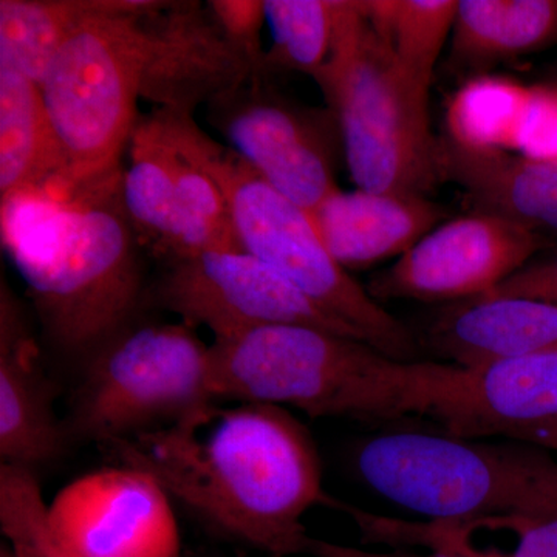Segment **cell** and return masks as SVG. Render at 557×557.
Instances as JSON below:
<instances>
[{"label": "cell", "mask_w": 557, "mask_h": 557, "mask_svg": "<svg viewBox=\"0 0 557 557\" xmlns=\"http://www.w3.org/2000/svg\"><path fill=\"white\" fill-rule=\"evenodd\" d=\"M219 403L101 453L149 474L220 534L276 557L306 553L304 516L329 497L309 429L281 406Z\"/></svg>", "instance_id": "1"}, {"label": "cell", "mask_w": 557, "mask_h": 557, "mask_svg": "<svg viewBox=\"0 0 557 557\" xmlns=\"http://www.w3.org/2000/svg\"><path fill=\"white\" fill-rule=\"evenodd\" d=\"M123 172L116 166L72 188L50 182L2 200L3 247L46 338L83 362L137 321L148 295Z\"/></svg>", "instance_id": "2"}, {"label": "cell", "mask_w": 557, "mask_h": 557, "mask_svg": "<svg viewBox=\"0 0 557 557\" xmlns=\"http://www.w3.org/2000/svg\"><path fill=\"white\" fill-rule=\"evenodd\" d=\"M454 372V364L399 361L306 325H267L209 346L215 401L292 406L313 418H431Z\"/></svg>", "instance_id": "3"}, {"label": "cell", "mask_w": 557, "mask_h": 557, "mask_svg": "<svg viewBox=\"0 0 557 557\" xmlns=\"http://www.w3.org/2000/svg\"><path fill=\"white\" fill-rule=\"evenodd\" d=\"M164 110L182 145L222 190L242 251L276 270L381 354L413 361L417 343L409 330L332 258L310 212L282 196L234 150L209 137L194 113Z\"/></svg>", "instance_id": "4"}, {"label": "cell", "mask_w": 557, "mask_h": 557, "mask_svg": "<svg viewBox=\"0 0 557 557\" xmlns=\"http://www.w3.org/2000/svg\"><path fill=\"white\" fill-rule=\"evenodd\" d=\"M313 79L338 119L359 189L424 196L443 178L429 91L406 78L359 2L347 0L332 53Z\"/></svg>", "instance_id": "5"}, {"label": "cell", "mask_w": 557, "mask_h": 557, "mask_svg": "<svg viewBox=\"0 0 557 557\" xmlns=\"http://www.w3.org/2000/svg\"><path fill=\"white\" fill-rule=\"evenodd\" d=\"M160 2L101 0L53 58L39 89L60 146L58 185H79L120 166L138 124L145 17Z\"/></svg>", "instance_id": "6"}, {"label": "cell", "mask_w": 557, "mask_h": 557, "mask_svg": "<svg viewBox=\"0 0 557 557\" xmlns=\"http://www.w3.org/2000/svg\"><path fill=\"white\" fill-rule=\"evenodd\" d=\"M359 479L424 522H468L533 504L557 461L515 443L428 432H386L359 443Z\"/></svg>", "instance_id": "7"}, {"label": "cell", "mask_w": 557, "mask_h": 557, "mask_svg": "<svg viewBox=\"0 0 557 557\" xmlns=\"http://www.w3.org/2000/svg\"><path fill=\"white\" fill-rule=\"evenodd\" d=\"M67 434L97 443L177 423L209 403V346L196 329L132 322L83 362Z\"/></svg>", "instance_id": "8"}, {"label": "cell", "mask_w": 557, "mask_h": 557, "mask_svg": "<svg viewBox=\"0 0 557 557\" xmlns=\"http://www.w3.org/2000/svg\"><path fill=\"white\" fill-rule=\"evenodd\" d=\"M161 263L146 304L177 314L189 327H207L214 341L239 338L267 325H306L366 343L347 322L242 249H212Z\"/></svg>", "instance_id": "9"}, {"label": "cell", "mask_w": 557, "mask_h": 557, "mask_svg": "<svg viewBox=\"0 0 557 557\" xmlns=\"http://www.w3.org/2000/svg\"><path fill=\"white\" fill-rule=\"evenodd\" d=\"M207 119L231 150L310 214L339 189L335 172L344 146L332 109L300 104L269 81L251 79L209 102Z\"/></svg>", "instance_id": "10"}, {"label": "cell", "mask_w": 557, "mask_h": 557, "mask_svg": "<svg viewBox=\"0 0 557 557\" xmlns=\"http://www.w3.org/2000/svg\"><path fill=\"white\" fill-rule=\"evenodd\" d=\"M61 557H180L172 498L149 474L112 465L62 487L50 504Z\"/></svg>", "instance_id": "11"}, {"label": "cell", "mask_w": 557, "mask_h": 557, "mask_svg": "<svg viewBox=\"0 0 557 557\" xmlns=\"http://www.w3.org/2000/svg\"><path fill=\"white\" fill-rule=\"evenodd\" d=\"M542 247L541 234L475 212L432 230L366 289L376 302L475 299L522 270Z\"/></svg>", "instance_id": "12"}, {"label": "cell", "mask_w": 557, "mask_h": 557, "mask_svg": "<svg viewBox=\"0 0 557 557\" xmlns=\"http://www.w3.org/2000/svg\"><path fill=\"white\" fill-rule=\"evenodd\" d=\"M145 25L139 97L157 109L194 113L255 76V64L223 32L208 2H160Z\"/></svg>", "instance_id": "13"}, {"label": "cell", "mask_w": 557, "mask_h": 557, "mask_svg": "<svg viewBox=\"0 0 557 557\" xmlns=\"http://www.w3.org/2000/svg\"><path fill=\"white\" fill-rule=\"evenodd\" d=\"M432 420L463 438L525 442L557 426V350L483 368L458 366Z\"/></svg>", "instance_id": "14"}, {"label": "cell", "mask_w": 557, "mask_h": 557, "mask_svg": "<svg viewBox=\"0 0 557 557\" xmlns=\"http://www.w3.org/2000/svg\"><path fill=\"white\" fill-rule=\"evenodd\" d=\"M54 384L24 307L2 278L0 285V457L35 469L61 456L67 429L54 413Z\"/></svg>", "instance_id": "15"}, {"label": "cell", "mask_w": 557, "mask_h": 557, "mask_svg": "<svg viewBox=\"0 0 557 557\" xmlns=\"http://www.w3.org/2000/svg\"><path fill=\"white\" fill-rule=\"evenodd\" d=\"M346 515L370 544L457 557H557V475L528 507L468 522L386 518L354 505Z\"/></svg>", "instance_id": "16"}, {"label": "cell", "mask_w": 557, "mask_h": 557, "mask_svg": "<svg viewBox=\"0 0 557 557\" xmlns=\"http://www.w3.org/2000/svg\"><path fill=\"white\" fill-rule=\"evenodd\" d=\"M446 214L424 196L336 189L310 215L332 258L344 270H361L406 255Z\"/></svg>", "instance_id": "17"}, {"label": "cell", "mask_w": 557, "mask_h": 557, "mask_svg": "<svg viewBox=\"0 0 557 557\" xmlns=\"http://www.w3.org/2000/svg\"><path fill=\"white\" fill-rule=\"evenodd\" d=\"M429 346L465 369L557 350V306L527 298H475L443 311Z\"/></svg>", "instance_id": "18"}, {"label": "cell", "mask_w": 557, "mask_h": 557, "mask_svg": "<svg viewBox=\"0 0 557 557\" xmlns=\"http://www.w3.org/2000/svg\"><path fill=\"white\" fill-rule=\"evenodd\" d=\"M440 164L443 178L460 185L478 212L511 220L537 234H557V160L483 152L440 139Z\"/></svg>", "instance_id": "19"}, {"label": "cell", "mask_w": 557, "mask_h": 557, "mask_svg": "<svg viewBox=\"0 0 557 557\" xmlns=\"http://www.w3.org/2000/svg\"><path fill=\"white\" fill-rule=\"evenodd\" d=\"M557 40V0H460L450 60L457 69L483 70Z\"/></svg>", "instance_id": "20"}, {"label": "cell", "mask_w": 557, "mask_h": 557, "mask_svg": "<svg viewBox=\"0 0 557 557\" xmlns=\"http://www.w3.org/2000/svg\"><path fill=\"white\" fill-rule=\"evenodd\" d=\"M129 153L123 172L124 207L141 247L163 262L177 249L180 209L174 150L159 110L139 119Z\"/></svg>", "instance_id": "21"}, {"label": "cell", "mask_w": 557, "mask_h": 557, "mask_svg": "<svg viewBox=\"0 0 557 557\" xmlns=\"http://www.w3.org/2000/svg\"><path fill=\"white\" fill-rule=\"evenodd\" d=\"M62 168L38 84L0 64V199L49 185Z\"/></svg>", "instance_id": "22"}, {"label": "cell", "mask_w": 557, "mask_h": 557, "mask_svg": "<svg viewBox=\"0 0 557 557\" xmlns=\"http://www.w3.org/2000/svg\"><path fill=\"white\" fill-rule=\"evenodd\" d=\"M362 14L406 78L431 89L443 47L453 33L454 0H361Z\"/></svg>", "instance_id": "23"}, {"label": "cell", "mask_w": 557, "mask_h": 557, "mask_svg": "<svg viewBox=\"0 0 557 557\" xmlns=\"http://www.w3.org/2000/svg\"><path fill=\"white\" fill-rule=\"evenodd\" d=\"M271 47L252 79L273 81L284 73L311 78L329 61L347 0H267Z\"/></svg>", "instance_id": "24"}, {"label": "cell", "mask_w": 557, "mask_h": 557, "mask_svg": "<svg viewBox=\"0 0 557 557\" xmlns=\"http://www.w3.org/2000/svg\"><path fill=\"white\" fill-rule=\"evenodd\" d=\"M101 0H0V64L36 84L62 44Z\"/></svg>", "instance_id": "25"}, {"label": "cell", "mask_w": 557, "mask_h": 557, "mask_svg": "<svg viewBox=\"0 0 557 557\" xmlns=\"http://www.w3.org/2000/svg\"><path fill=\"white\" fill-rule=\"evenodd\" d=\"M530 87L504 76L468 79L454 94L446 113L449 141L483 152L516 150Z\"/></svg>", "instance_id": "26"}, {"label": "cell", "mask_w": 557, "mask_h": 557, "mask_svg": "<svg viewBox=\"0 0 557 557\" xmlns=\"http://www.w3.org/2000/svg\"><path fill=\"white\" fill-rule=\"evenodd\" d=\"M516 150L519 156L531 160H557V86L555 84H539L530 87Z\"/></svg>", "instance_id": "27"}, {"label": "cell", "mask_w": 557, "mask_h": 557, "mask_svg": "<svg viewBox=\"0 0 557 557\" xmlns=\"http://www.w3.org/2000/svg\"><path fill=\"white\" fill-rule=\"evenodd\" d=\"M209 9L228 38L252 61L255 73L265 50L260 32L265 24V3L260 0H211Z\"/></svg>", "instance_id": "28"}, {"label": "cell", "mask_w": 557, "mask_h": 557, "mask_svg": "<svg viewBox=\"0 0 557 557\" xmlns=\"http://www.w3.org/2000/svg\"><path fill=\"white\" fill-rule=\"evenodd\" d=\"M480 298H527L557 306V252L552 258L527 263L496 289Z\"/></svg>", "instance_id": "29"}, {"label": "cell", "mask_w": 557, "mask_h": 557, "mask_svg": "<svg viewBox=\"0 0 557 557\" xmlns=\"http://www.w3.org/2000/svg\"><path fill=\"white\" fill-rule=\"evenodd\" d=\"M306 553L314 557H457L435 552H429L426 555H416V553L406 552H368V549L332 544V542L314 537L309 539Z\"/></svg>", "instance_id": "30"}, {"label": "cell", "mask_w": 557, "mask_h": 557, "mask_svg": "<svg viewBox=\"0 0 557 557\" xmlns=\"http://www.w3.org/2000/svg\"><path fill=\"white\" fill-rule=\"evenodd\" d=\"M525 442L542 446V448L557 450V426L542 429V431L534 432V434H531Z\"/></svg>", "instance_id": "31"}, {"label": "cell", "mask_w": 557, "mask_h": 557, "mask_svg": "<svg viewBox=\"0 0 557 557\" xmlns=\"http://www.w3.org/2000/svg\"><path fill=\"white\" fill-rule=\"evenodd\" d=\"M14 557H60L57 549H39V552L22 553Z\"/></svg>", "instance_id": "32"}, {"label": "cell", "mask_w": 557, "mask_h": 557, "mask_svg": "<svg viewBox=\"0 0 557 557\" xmlns=\"http://www.w3.org/2000/svg\"><path fill=\"white\" fill-rule=\"evenodd\" d=\"M0 557H14V555L10 548L2 547V549H0Z\"/></svg>", "instance_id": "33"}]
</instances>
